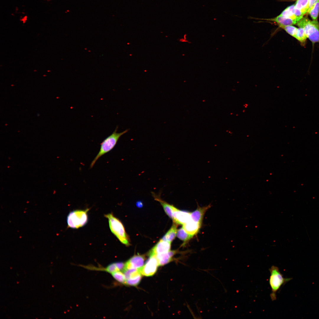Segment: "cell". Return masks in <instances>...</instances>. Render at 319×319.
<instances>
[{
	"mask_svg": "<svg viewBox=\"0 0 319 319\" xmlns=\"http://www.w3.org/2000/svg\"><path fill=\"white\" fill-rule=\"evenodd\" d=\"M118 127L117 126L112 134L105 139L100 144L99 151L90 165V168H92L96 162L101 157L111 151L116 144L120 138L127 132V129L120 133H117Z\"/></svg>",
	"mask_w": 319,
	"mask_h": 319,
	"instance_id": "6da1fadb",
	"label": "cell"
},
{
	"mask_svg": "<svg viewBox=\"0 0 319 319\" xmlns=\"http://www.w3.org/2000/svg\"><path fill=\"white\" fill-rule=\"evenodd\" d=\"M269 270L270 273L269 284L271 289L270 297L271 300L274 301L276 300V292L281 286L290 280L292 279L283 277L277 266L273 265Z\"/></svg>",
	"mask_w": 319,
	"mask_h": 319,
	"instance_id": "7a4b0ae2",
	"label": "cell"
},
{
	"mask_svg": "<svg viewBox=\"0 0 319 319\" xmlns=\"http://www.w3.org/2000/svg\"><path fill=\"white\" fill-rule=\"evenodd\" d=\"M297 25L303 29L307 38L313 44L319 43V24L317 20L311 21L307 17H302Z\"/></svg>",
	"mask_w": 319,
	"mask_h": 319,
	"instance_id": "3957f363",
	"label": "cell"
},
{
	"mask_svg": "<svg viewBox=\"0 0 319 319\" xmlns=\"http://www.w3.org/2000/svg\"><path fill=\"white\" fill-rule=\"evenodd\" d=\"M108 219L110 230L119 241L126 246L130 245L129 239L120 220L112 213L105 215Z\"/></svg>",
	"mask_w": 319,
	"mask_h": 319,
	"instance_id": "277c9868",
	"label": "cell"
},
{
	"mask_svg": "<svg viewBox=\"0 0 319 319\" xmlns=\"http://www.w3.org/2000/svg\"><path fill=\"white\" fill-rule=\"evenodd\" d=\"M89 209L76 210L70 212L67 218L68 226L77 229L84 226L88 221L87 212Z\"/></svg>",
	"mask_w": 319,
	"mask_h": 319,
	"instance_id": "5b68a950",
	"label": "cell"
},
{
	"mask_svg": "<svg viewBox=\"0 0 319 319\" xmlns=\"http://www.w3.org/2000/svg\"><path fill=\"white\" fill-rule=\"evenodd\" d=\"M149 257L144 265L139 269L141 273L146 276H152L154 274L159 266L156 256L151 255Z\"/></svg>",
	"mask_w": 319,
	"mask_h": 319,
	"instance_id": "8992f818",
	"label": "cell"
},
{
	"mask_svg": "<svg viewBox=\"0 0 319 319\" xmlns=\"http://www.w3.org/2000/svg\"><path fill=\"white\" fill-rule=\"evenodd\" d=\"M172 219L175 223L183 225L191 219V213L180 210L173 207Z\"/></svg>",
	"mask_w": 319,
	"mask_h": 319,
	"instance_id": "52a82bcc",
	"label": "cell"
},
{
	"mask_svg": "<svg viewBox=\"0 0 319 319\" xmlns=\"http://www.w3.org/2000/svg\"><path fill=\"white\" fill-rule=\"evenodd\" d=\"M171 243L162 239L160 240L150 251L149 256L156 255L168 252L170 249Z\"/></svg>",
	"mask_w": 319,
	"mask_h": 319,
	"instance_id": "ba28073f",
	"label": "cell"
},
{
	"mask_svg": "<svg viewBox=\"0 0 319 319\" xmlns=\"http://www.w3.org/2000/svg\"><path fill=\"white\" fill-rule=\"evenodd\" d=\"M144 258V256L142 255H134L125 263L124 269L132 268L140 269L143 266Z\"/></svg>",
	"mask_w": 319,
	"mask_h": 319,
	"instance_id": "9c48e42d",
	"label": "cell"
},
{
	"mask_svg": "<svg viewBox=\"0 0 319 319\" xmlns=\"http://www.w3.org/2000/svg\"><path fill=\"white\" fill-rule=\"evenodd\" d=\"M201 224L191 219L183 225V227L189 235L193 237L198 232Z\"/></svg>",
	"mask_w": 319,
	"mask_h": 319,
	"instance_id": "30bf717a",
	"label": "cell"
},
{
	"mask_svg": "<svg viewBox=\"0 0 319 319\" xmlns=\"http://www.w3.org/2000/svg\"><path fill=\"white\" fill-rule=\"evenodd\" d=\"M210 207V205L203 207H198L196 210L191 213V219L194 221L201 224L205 213Z\"/></svg>",
	"mask_w": 319,
	"mask_h": 319,
	"instance_id": "8fae6325",
	"label": "cell"
},
{
	"mask_svg": "<svg viewBox=\"0 0 319 319\" xmlns=\"http://www.w3.org/2000/svg\"><path fill=\"white\" fill-rule=\"evenodd\" d=\"M177 252L176 250H170L167 253L156 255L159 266H163L170 262L172 260V257Z\"/></svg>",
	"mask_w": 319,
	"mask_h": 319,
	"instance_id": "7c38bea8",
	"label": "cell"
},
{
	"mask_svg": "<svg viewBox=\"0 0 319 319\" xmlns=\"http://www.w3.org/2000/svg\"><path fill=\"white\" fill-rule=\"evenodd\" d=\"M271 20L277 23L280 27L295 25L298 22L296 19L283 17L280 15Z\"/></svg>",
	"mask_w": 319,
	"mask_h": 319,
	"instance_id": "4fadbf2b",
	"label": "cell"
},
{
	"mask_svg": "<svg viewBox=\"0 0 319 319\" xmlns=\"http://www.w3.org/2000/svg\"><path fill=\"white\" fill-rule=\"evenodd\" d=\"M153 196L155 199L159 202L163 206V208L167 214L170 218L172 219L173 207L174 206L171 205L164 201L161 199L158 195H156L154 193H152Z\"/></svg>",
	"mask_w": 319,
	"mask_h": 319,
	"instance_id": "5bb4252c",
	"label": "cell"
},
{
	"mask_svg": "<svg viewBox=\"0 0 319 319\" xmlns=\"http://www.w3.org/2000/svg\"><path fill=\"white\" fill-rule=\"evenodd\" d=\"M177 224L175 223L162 238V240L171 242L175 238L177 232Z\"/></svg>",
	"mask_w": 319,
	"mask_h": 319,
	"instance_id": "9a60e30c",
	"label": "cell"
},
{
	"mask_svg": "<svg viewBox=\"0 0 319 319\" xmlns=\"http://www.w3.org/2000/svg\"><path fill=\"white\" fill-rule=\"evenodd\" d=\"M295 7L300 10L305 15L309 9V0H297Z\"/></svg>",
	"mask_w": 319,
	"mask_h": 319,
	"instance_id": "2e32d148",
	"label": "cell"
},
{
	"mask_svg": "<svg viewBox=\"0 0 319 319\" xmlns=\"http://www.w3.org/2000/svg\"><path fill=\"white\" fill-rule=\"evenodd\" d=\"M140 271H139L126 280L125 284L132 286L137 285L140 282L141 279V276Z\"/></svg>",
	"mask_w": 319,
	"mask_h": 319,
	"instance_id": "e0dca14e",
	"label": "cell"
},
{
	"mask_svg": "<svg viewBox=\"0 0 319 319\" xmlns=\"http://www.w3.org/2000/svg\"><path fill=\"white\" fill-rule=\"evenodd\" d=\"M295 7L294 4L287 7L282 12L280 15L283 17L296 19L299 21L294 14V10Z\"/></svg>",
	"mask_w": 319,
	"mask_h": 319,
	"instance_id": "ac0fdd59",
	"label": "cell"
},
{
	"mask_svg": "<svg viewBox=\"0 0 319 319\" xmlns=\"http://www.w3.org/2000/svg\"><path fill=\"white\" fill-rule=\"evenodd\" d=\"M177 236L179 239L184 241L183 245L192 237L185 230L183 227L178 230Z\"/></svg>",
	"mask_w": 319,
	"mask_h": 319,
	"instance_id": "d6986e66",
	"label": "cell"
},
{
	"mask_svg": "<svg viewBox=\"0 0 319 319\" xmlns=\"http://www.w3.org/2000/svg\"><path fill=\"white\" fill-rule=\"evenodd\" d=\"M294 38L302 45L305 44L307 39V38L304 30L300 27L298 28L297 31Z\"/></svg>",
	"mask_w": 319,
	"mask_h": 319,
	"instance_id": "ffe728a7",
	"label": "cell"
},
{
	"mask_svg": "<svg viewBox=\"0 0 319 319\" xmlns=\"http://www.w3.org/2000/svg\"><path fill=\"white\" fill-rule=\"evenodd\" d=\"M307 13L313 20H317L319 13V1L315 4Z\"/></svg>",
	"mask_w": 319,
	"mask_h": 319,
	"instance_id": "44dd1931",
	"label": "cell"
},
{
	"mask_svg": "<svg viewBox=\"0 0 319 319\" xmlns=\"http://www.w3.org/2000/svg\"><path fill=\"white\" fill-rule=\"evenodd\" d=\"M113 277L118 281L125 284L126 279L124 274L121 271H117L111 273Z\"/></svg>",
	"mask_w": 319,
	"mask_h": 319,
	"instance_id": "7402d4cb",
	"label": "cell"
},
{
	"mask_svg": "<svg viewBox=\"0 0 319 319\" xmlns=\"http://www.w3.org/2000/svg\"><path fill=\"white\" fill-rule=\"evenodd\" d=\"M289 35L294 38L297 31L298 28L292 26L287 25L281 27Z\"/></svg>",
	"mask_w": 319,
	"mask_h": 319,
	"instance_id": "603a6c76",
	"label": "cell"
},
{
	"mask_svg": "<svg viewBox=\"0 0 319 319\" xmlns=\"http://www.w3.org/2000/svg\"><path fill=\"white\" fill-rule=\"evenodd\" d=\"M101 269L102 270H103L111 274L113 272L119 271L117 266L116 262L111 263L106 268L103 269Z\"/></svg>",
	"mask_w": 319,
	"mask_h": 319,
	"instance_id": "cb8c5ba5",
	"label": "cell"
},
{
	"mask_svg": "<svg viewBox=\"0 0 319 319\" xmlns=\"http://www.w3.org/2000/svg\"><path fill=\"white\" fill-rule=\"evenodd\" d=\"M319 1V0H309V9L307 12L313 7L315 4Z\"/></svg>",
	"mask_w": 319,
	"mask_h": 319,
	"instance_id": "d4e9b609",
	"label": "cell"
},
{
	"mask_svg": "<svg viewBox=\"0 0 319 319\" xmlns=\"http://www.w3.org/2000/svg\"><path fill=\"white\" fill-rule=\"evenodd\" d=\"M141 203H142L140 202H137V206H139V207L142 206V204Z\"/></svg>",
	"mask_w": 319,
	"mask_h": 319,
	"instance_id": "484cf974",
	"label": "cell"
}]
</instances>
